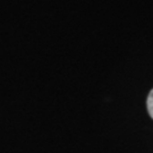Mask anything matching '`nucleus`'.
<instances>
[{
  "instance_id": "1",
  "label": "nucleus",
  "mask_w": 153,
  "mask_h": 153,
  "mask_svg": "<svg viewBox=\"0 0 153 153\" xmlns=\"http://www.w3.org/2000/svg\"><path fill=\"white\" fill-rule=\"evenodd\" d=\"M146 107H148L149 115L151 116V118L153 119V90H151V92L149 93L148 100H146Z\"/></svg>"
}]
</instances>
